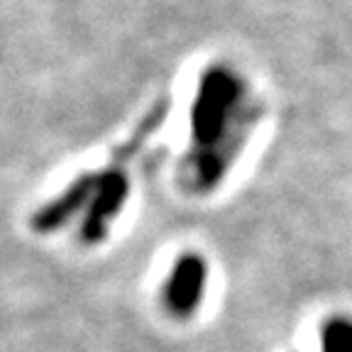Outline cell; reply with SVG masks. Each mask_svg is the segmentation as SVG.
<instances>
[{
  "mask_svg": "<svg viewBox=\"0 0 352 352\" xmlns=\"http://www.w3.org/2000/svg\"><path fill=\"white\" fill-rule=\"evenodd\" d=\"M208 284V264L198 252H186L171 267L169 281L164 286L166 308L176 318H191L206 296Z\"/></svg>",
  "mask_w": 352,
  "mask_h": 352,
  "instance_id": "2",
  "label": "cell"
},
{
  "mask_svg": "<svg viewBox=\"0 0 352 352\" xmlns=\"http://www.w3.org/2000/svg\"><path fill=\"white\" fill-rule=\"evenodd\" d=\"M320 352H352V318L333 316L320 328Z\"/></svg>",
  "mask_w": 352,
  "mask_h": 352,
  "instance_id": "3",
  "label": "cell"
},
{
  "mask_svg": "<svg viewBox=\"0 0 352 352\" xmlns=\"http://www.w3.org/2000/svg\"><path fill=\"white\" fill-rule=\"evenodd\" d=\"M257 125V100L242 74L226 64L201 76L191 108V176L196 188L218 186Z\"/></svg>",
  "mask_w": 352,
  "mask_h": 352,
  "instance_id": "1",
  "label": "cell"
}]
</instances>
